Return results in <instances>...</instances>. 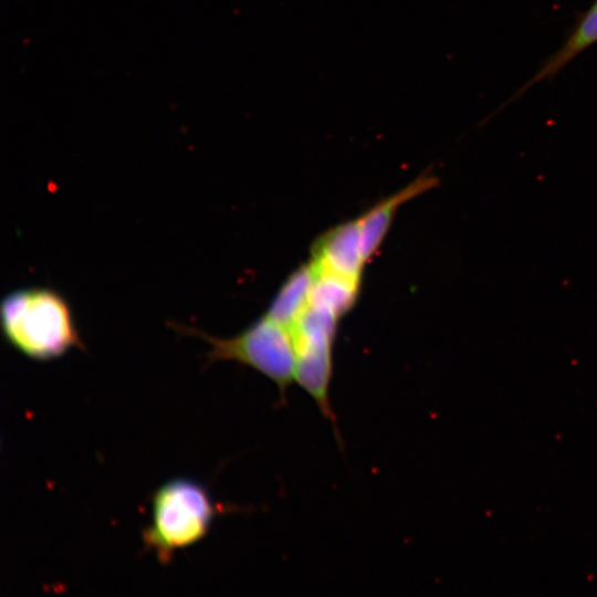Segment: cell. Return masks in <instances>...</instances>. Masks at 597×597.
Returning a JSON list of instances; mask_svg holds the SVG:
<instances>
[{"label":"cell","instance_id":"6da1fadb","mask_svg":"<svg viewBox=\"0 0 597 597\" xmlns=\"http://www.w3.org/2000/svg\"><path fill=\"white\" fill-rule=\"evenodd\" d=\"M0 324L7 342L33 360L48 362L84 348L69 302L53 289L10 292L0 304Z\"/></svg>","mask_w":597,"mask_h":597},{"label":"cell","instance_id":"7a4b0ae2","mask_svg":"<svg viewBox=\"0 0 597 597\" xmlns=\"http://www.w3.org/2000/svg\"><path fill=\"white\" fill-rule=\"evenodd\" d=\"M237 509L214 502L196 481H168L153 495L150 523L142 534L144 551L168 565L177 552L203 540L217 516Z\"/></svg>","mask_w":597,"mask_h":597},{"label":"cell","instance_id":"3957f363","mask_svg":"<svg viewBox=\"0 0 597 597\" xmlns=\"http://www.w3.org/2000/svg\"><path fill=\"white\" fill-rule=\"evenodd\" d=\"M174 328L203 339L209 345L206 354L209 364L230 360L251 367L270 379L277 387L280 402L285 401L290 386L295 383L296 370L293 335L286 326L264 313L245 329L228 338L179 324Z\"/></svg>","mask_w":597,"mask_h":597},{"label":"cell","instance_id":"277c9868","mask_svg":"<svg viewBox=\"0 0 597 597\" xmlns=\"http://www.w3.org/2000/svg\"><path fill=\"white\" fill-rule=\"evenodd\" d=\"M339 318L328 307L310 301L291 327L296 354L295 383L334 426L336 417L331 404V384Z\"/></svg>","mask_w":597,"mask_h":597},{"label":"cell","instance_id":"5b68a950","mask_svg":"<svg viewBox=\"0 0 597 597\" xmlns=\"http://www.w3.org/2000/svg\"><path fill=\"white\" fill-rule=\"evenodd\" d=\"M310 261L317 270L362 283L366 261L358 219L337 224L317 237L311 247Z\"/></svg>","mask_w":597,"mask_h":597},{"label":"cell","instance_id":"8992f818","mask_svg":"<svg viewBox=\"0 0 597 597\" xmlns=\"http://www.w3.org/2000/svg\"><path fill=\"white\" fill-rule=\"evenodd\" d=\"M438 185L439 178L433 172H422L405 188L381 199L357 218L362 250L366 263L378 252L398 209L407 201L436 188Z\"/></svg>","mask_w":597,"mask_h":597},{"label":"cell","instance_id":"52a82bcc","mask_svg":"<svg viewBox=\"0 0 597 597\" xmlns=\"http://www.w3.org/2000/svg\"><path fill=\"white\" fill-rule=\"evenodd\" d=\"M314 280L311 262L298 266L283 282L265 314L291 329L310 302Z\"/></svg>","mask_w":597,"mask_h":597},{"label":"cell","instance_id":"ba28073f","mask_svg":"<svg viewBox=\"0 0 597 597\" xmlns=\"http://www.w3.org/2000/svg\"><path fill=\"white\" fill-rule=\"evenodd\" d=\"M597 42V4H593L582 21L576 27L564 45L555 52L533 76V78L521 90L520 94L528 87L546 78L556 75L574 57L588 46Z\"/></svg>","mask_w":597,"mask_h":597}]
</instances>
